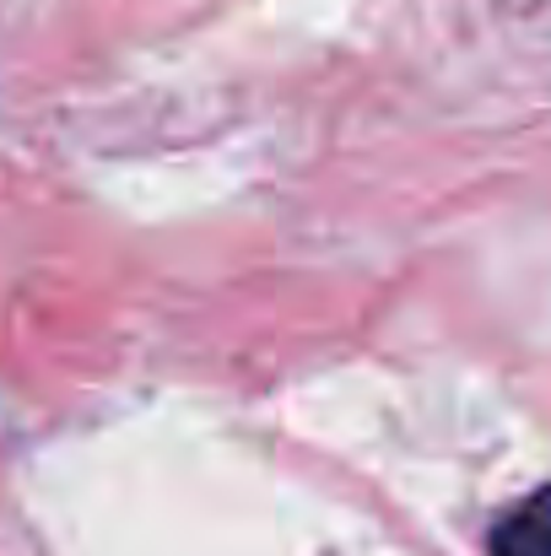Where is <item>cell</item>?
Segmentation results:
<instances>
[{"label":"cell","instance_id":"1","mask_svg":"<svg viewBox=\"0 0 551 556\" xmlns=\"http://www.w3.org/2000/svg\"><path fill=\"white\" fill-rule=\"evenodd\" d=\"M492 556H551V492L525 497L492 530Z\"/></svg>","mask_w":551,"mask_h":556}]
</instances>
